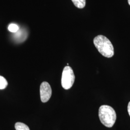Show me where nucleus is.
<instances>
[{"label":"nucleus","instance_id":"f257e3e1","mask_svg":"<svg viewBox=\"0 0 130 130\" xmlns=\"http://www.w3.org/2000/svg\"><path fill=\"white\" fill-rule=\"evenodd\" d=\"M93 43L102 56L110 58L114 56V47L110 40L105 36L98 35L93 39Z\"/></svg>","mask_w":130,"mask_h":130},{"label":"nucleus","instance_id":"f03ea898","mask_svg":"<svg viewBox=\"0 0 130 130\" xmlns=\"http://www.w3.org/2000/svg\"><path fill=\"white\" fill-rule=\"evenodd\" d=\"M99 118L104 126L111 128L115 123L117 115L113 108L107 105H103L99 109Z\"/></svg>","mask_w":130,"mask_h":130},{"label":"nucleus","instance_id":"7ed1b4c3","mask_svg":"<svg viewBox=\"0 0 130 130\" xmlns=\"http://www.w3.org/2000/svg\"><path fill=\"white\" fill-rule=\"evenodd\" d=\"M75 75L72 68L69 66H66L64 68L61 78V85L66 90L71 88L74 83Z\"/></svg>","mask_w":130,"mask_h":130},{"label":"nucleus","instance_id":"20e7f679","mask_svg":"<svg viewBox=\"0 0 130 130\" xmlns=\"http://www.w3.org/2000/svg\"><path fill=\"white\" fill-rule=\"evenodd\" d=\"M40 96L42 102L49 101L52 95V89L50 85L46 82L42 83L40 86Z\"/></svg>","mask_w":130,"mask_h":130},{"label":"nucleus","instance_id":"39448f33","mask_svg":"<svg viewBox=\"0 0 130 130\" xmlns=\"http://www.w3.org/2000/svg\"><path fill=\"white\" fill-rule=\"evenodd\" d=\"M14 35V37L18 41V42H23L27 37V34L25 31H23L22 29L18 30Z\"/></svg>","mask_w":130,"mask_h":130},{"label":"nucleus","instance_id":"423d86ee","mask_svg":"<svg viewBox=\"0 0 130 130\" xmlns=\"http://www.w3.org/2000/svg\"><path fill=\"white\" fill-rule=\"evenodd\" d=\"M75 6L79 9L84 8L86 5V0H71Z\"/></svg>","mask_w":130,"mask_h":130},{"label":"nucleus","instance_id":"0eeeda50","mask_svg":"<svg viewBox=\"0 0 130 130\" xmlns=\"http://www.w3.org/2000/svg\"><path fill=\"white\" fill-rule=\"evenodd\" d=\"M15 129L16 130H30L29 127L23 123L18 122L15 124Z\"/></svg>","mask_w":130,"mask_h":130},{"label":"nucleus","instance_id":"6e6552de","mask_svg":"<svg viewBox=\"0 0 130 130\" xmlns=\"http://www.w3.org/2000/svg\"><path fill=\"white\" fill-rule=\"evenodd\" d=\"M8 85V82L5 78L0 76V90H3L6 88Z\"/></svg>","mask_w":130,"mask_h":130},{"label":"nucleus","instance_id":"1a4fd4ad","mask_svg":"<svg viewBox=\"0 0 130 130\" xmlns=\"http://www.w3.org/2000/svg\"><path fill=\"white\" fill-rule=\"evenodd\" d=\"M8 28L10 32L13 33L17 32L19 29V26L15 24H11L8 26Z\"/></svg>","mask_w":130,"mask_h":130},{"label":"nucleus","instance_id":"9d476101","mask_svg":"<svg viewBox=\"0 0 130 130\" xmlns=\"http://www.w3.org/2000/svg\"><path fill=\"white\" fill-rule=\"evenodd\" d=\"M127 110H128V113L129 114L130 116V102L128 104V107H127Z\"/></svg>","mask_w":130,"mask_h":130},{"label":"nucleus","instance_id":"9b49d317","mask_svg":"<svg viewBox=\"0 0 130 130\" xmlns=\"http://www.w3.org/2000/svg\"><path fill=\"white\" fill-rule=\"evenodd\" d=\"M128 4H129V5H130V0H128Z\"/></svg>","mask_w":130,"mask_h":130}]
</instances>
